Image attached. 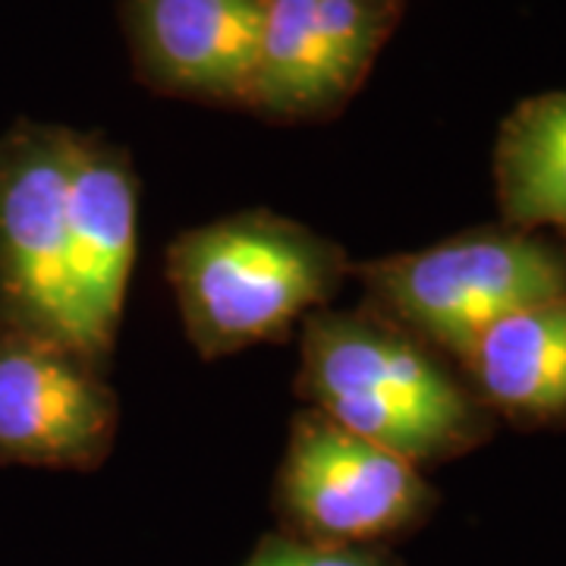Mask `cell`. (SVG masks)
Masks as SVG:
<instances>
[{
  "label": "cell",
  "mask_w": 566,
  "mask_h": 566,
  "mask_svg": "<svg viewBox=\"0 0 566 566\" xmlns=\"http://www.w3.org/2000/svg\"><path fill=\"white\" fill-rule=\"evenodd\" d=\"M305 406L419 469L491 438V412L431 346L378 308H318L303 324Z\"/></svg>",
  "instance_id": "1"
},
{
  "label": "cell",
  "mask_w": 566,
  "mask_h": 566,
  "mask_svg": "<svg viewBox=\"0 0 566 566\" xmlns=\"http://www.w3.org/2000/svg\"><path fill=\"white\" fill-rule=\"evenodd\" d=\"M346 277L344 245L268 208L182 230L167 245V283L202 359L281 344L293 324L327 308Z\"/></svg>",
  "instance_id": "2"
},
{
  "label": "cell",
  "mask_w": 566,
  "mask_h": 566,
  "mask_svg": "<svg viewBox=\"0 0 566 566\" xmlns=\"http://www.w3.org/2000/svg\"><path fill=\"white\" fill-rule=\"evenodd\" d=\"M368 305L431 349L463 359L504 315L566 296V252L528 230H472L444 243L353 262Z\"/></svg>",
  "instance_id": "3"
},
{
  "label": "cell",
  "mask_w": 566,
  "mask_h": 566,
  "mask_svg": "<svg viewBox=\"0 0 566 566\" xmlns=\"http://www.w3.org/2000/svg\"><path fill=\"white\" fill-rule=\"evenodd\" d=\"M73 139L76 129L35 120L0 136V331L80 353L66 271Z\"/></svg>",
  "instance_id": "4"
},
{
  "label": "cell",
  "mask_w": 566,
  "mask_h": 566,
  "mask_svg": "<svg viewBox=\"0 0 566 566\" xmlns=\"http://www.w3.org/2000/svg\"><path fill=\"white\" fill-rule=\"evenodd\" d=\"M438 494L422 469L305 406L293 416L277 506L300 538L368 547L422 523Z\"/></svg>",
  "instance_id": "5"
},
{
  "label": "cell",
  "mask_w": 566,
  "mask_h": 566,
  "mask_svg": "<svg viewBox=\"0 0 566 566\" xmlns=\"http://www.w3.org/2000/svg\"><path fill=\"white\" fill-rule=\"evenodd\" d=\"M117 390L76 349L0 331V463L85 472L111 457Z\"/></svg>",
  "instance_id": "6"
},
{
  "label": "cell",
  "mask_w": 566,
  "mask_h": 566,
  "mask_svg": "<svg viewBox=\"0 0 566 566\" xmlns=\"http://www.w3.org/2000/svg\"><path fill=\"white\" fill-rule=\"evenodd\" d=\"M139 186L120 145L76 133L66 196V271L80 353L98 368L117 344L136 264Z\"/></svg>",
  "instance_id": "7"
},
{
  "label": "cell",
  "mask_w": 566,
  "mask_h": 566,
  "mask_svg": "<svg viewBox=\"0 0 566 566\" xmlns=\"http://www.w3.org/2000/svg\"><path fill=\"white\" fill-rule=\"evenodd\" d=\"M142 82L189 102L243 107L262 29V0H123Z\"/></svg>",
  "instance_id": "8"
},
{
  "label": "cell",
  "mask_w": 566,
  "mask_h": 566,
  "mask_svg": "<svg viewBox=\"0 0 566 566\" xmlns=\"http://www.w3.org/2000/svg\"><path fill=\"white\" fill-rule=\"evenodd\" d=\"M472 394L523 424L566 416V296L526 305L485 327L460 359Z\"/></svg>",
  "instance_id": "9"
},
{
  "label": "cell",
  "mask_w": 566,
  "mask_h": 566,
  "mask_svg": "<svg viewBox=\"0 0 566 566\" xmlns=\"http://www.w3.org/2000/svg\"><path fill=\"white\" fill-rule=\"evenodd\" d=\"M494 189L506 227L566 233V88L506 114L494 142Z\"/></svg>",
  "instance_id": "10"
},
{
  "label": "cell",
  "mask_w": 566,
  "mask_h": 566,
  "mask_svg": "<svg viewBox=\"0 0 566 566\" xmlns=\"http://www.w3.org/2000/svg\"><path fill=\"white\" fill-rule=\"evenodd\" d=\"M249 111L268 120H324L344 107L324 61L318 0H262Z\"/></svg>",
  "instance_id": "11"
},
{
  "label": "cell",
  "mask_w": 566,
  "mask_h": 566,
  "mask_svg": "<svg viewBox=\"0 0 566 566\" xmlns=\"http://www.w3.org/2000/svg\"><path fill=\"white\" fill-rule=\"evenodd\" d=\"M403 0H318L324 61L344 104L359 92L371 63L400 20Z\"/></svg>",
  "instance_id": "12"
},
{
  "label": "cell",
  "mask_w": 566,
  "mask_h": 566,
  "mask_svg": "<svg viewBox=\"0 0 566 566\" xmlns=\"http://www.w3.org/2000/svg\"><path fill=\"white\" fill-rule=\"evenodd\" d=\"M243 566H400L381 551L324 545L300 535H268Z\"/></svg>",
  "instance_id": "13"
}]
</instances>
